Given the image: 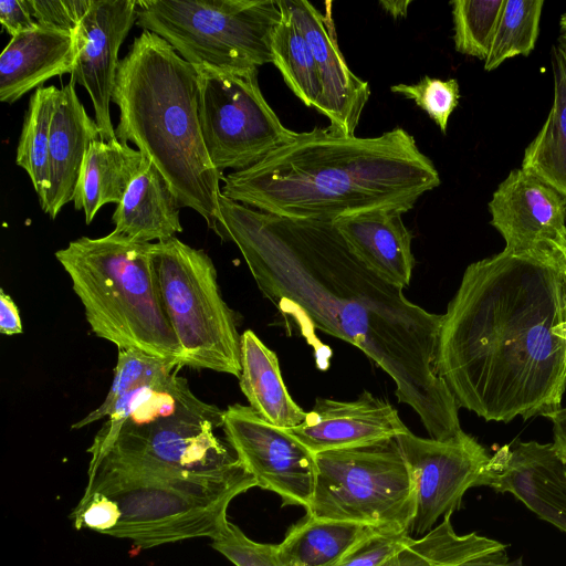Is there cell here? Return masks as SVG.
Instances as JSON below:
<instances>
[{
    "label": "cell",
    "instance_id": "obj_27",
    "mask_svg": "<svg viewBox=\"0 0 566 566\" xmlns=\"http://www.w3.org/2000/svg\"><path fill=\"white\" fill-rule=\"evenodd\" d=\"M277 4L281 19L272 39L273 64L296 97L321 112L322 86L313 51L283 0Z\"/></svg>",
    "mask_w": 566,
    "mask_h": 566
},
{
    "label": "cell",
    "instance_id": "obj_25",
    "mask_svg": "<svg viewBox=\"0 0 566 566\" xmlns=\"http://www.w3.org/2000/svg\"><path fill=\"white\" fill-rule=\"evenodd\" d=\"M554 99L536 137L525 148L522 169L566 198V60L552 48Z\"/></svg>",
    "mask_w": 566,
    "mask_h": 566
},
{
    "label": "cell",
    "instance_id": "obj_11",
    "mask_svg": "<svg viewBox=\"0 0 566 566\" xmlns=\"http://www.w3.org/2000/svg\"><path fill=\"white\" fill-rule=\"evenodd\" d=\"M396 440L416 489V514L409 534L420 538L436 527L440 517L461 507L469 489L481 486L491 455L464 431L449 440H437L409 430Z\"/></svg>",
    "mask_w": 566,
    "mask_h": 566
},
{
    "label": "cell",
    "instance_id": "obj_41",
    "mask_svg": "<svg viewBox=\"0 0 566 566\" xmlns=\"http://www.w3.org/2000/svg\"><path fill=\"white\" fill-rule=\"evenodd\" d=\"M559 36L558 44L556 45L564 59L566 60V13L560 17L559 21Z\"/></svg>",
    "mask_w": 566,
    "mask_h": 566
},
{
    "label": "cell",
    "instance_id": "obj_26",
    "mask_svg": "<svg viewBox=\"0 0 566 566\" xmlns=\"http://www.w3.org/2000/svg\"><path fill=\"white\" fill-rule=\"evenodd\" d=\"M506 551L503 543L478 533L458 534L451 515L420 538H413L381 566H455L463 562Z\"/></svg>",
    "mask_w": 566,
    "mask_h": 566
},
{
    "label": "cell",
    "instance_id": "obj_8",
    "mask_svg": "<svg viewBox=\"0 0 566 566\" xmlns=\"http://www.w3.org/2000/svg\"><path fill=\"white\" fill-rule=\"evenodd\" d=\"M153 263L167 318L182 352V367L239 378L240 338L209 255L176 237L153 243Z\"/></svg>",
    "mask_w": 566,
    "mask_h": 566
},
{
    "label": "cell",
    "instance_id": "obj_7",
    "mask_svg": "<svg viewBox=\"0 0 566 566\" xmlns=\"http://www.w3.org/2000/svg\"><path fill=\"white\" fill-rule=\"evenodd\" d=\"M277 0H138V27L192 66L252 72L273 63Z\"/></svg>",
    "mask_w": 566,
    "mask_h": 566
},
{
    "label": "cell",
    "instance_id": "obj_34",
    "mask_svg": "<svg viewBox=\"0 0 566 566\" xmlns=\"http://www.w3.org/2000/svg\"><path fill=\"white\" fill-rule=\"evenodd\" d=\"M412 539L408 532L375 534L358 543L334 566H381Z\"/></svg>",
    "mask_w": 566,
    "mask_h": 566
},
{
    "label": "cell",
    "instance_id": "obj_4",
    "mask_svg": "<svg viewBox=\"0 0 566 566\" xmlns=\"http://www.w3.org/2000/svg\"><path fill=\"white\" fill-rule=\"evenodd\" d=\"M221 180V195L232 201L285 218L328 222L379 209L405 213L440 185L431 159L401 127L377 137L315 127Z\"/></svg>",
    "mask_w": 566,
    "mask_h": 566
},
{
    "label": "cell",
    "instance_id": "obj_5",
    "mask_svg": "<svg viewBox=\"0 0 566 566\" xmlns=\"http://www.w3.org/2000/svg\"><path fill=\"white\" fill-rule=\"evenodd\" d=\"M112 102L116 138L132 142L159 170L181 207L198 212L217 234L222 174L201 133L196 69L157 34L144 30L119 61Z\"/></svg>",
    "mask_w": 566,
    "mask_h": 566
},
{
    "label": "cell",
    "instance_id": "obj_12",
    "mask_svg": "<svg viewBox=\"0 0 566 566\" xmlns=\"http://www.w3.org/2000/svg\"><path fill=\"white\" fill-rule=\"evenodd\" d=\"M222 432L256 486L276 493L284 505H310L317 470L315 453L293 433L240 403L223 410Z\"/></svg>",
    "mask_w": 566,
    "mask_h": 566
},
{
    "label": "cell",
    "instance_id": "obj_9",
    "mask_svg": "<svg viewBox=\"0 0 566 566\" xmlns=\"http://www.w3.org/2000/svg\"><path fill=\"white\" fill-rule=\"evenodd\" d=\"M315 459L306 515L409 533L416 489L396 438L316 453Z\"/></svg>",
    "mask_w": 566,
    "mask_h": 566
},
{
    "label": "cell",
    "instance_id": "obj_21",
    "mask_svg": "<svg viewBox=\"0 0 566 566\" xmlns=\"http://www.w3.org/2000/svg\"><path fill=\"white\" fill-rule=\"evenodd\" d=\"M180 207L164 176L148 160L117 205L113 231L142 242L168 240L182 231Z\"/></svg>",
    "mask_w": 566,
    "mask_h": 566
},
{
    "label": "cell",
    "instance_id": "obj_33",
    "mask_svg": "<svg viewBox=\"0 0 566 566\" xmlns=\"http://www.w3.org/2000/svg\"><path fill=\"white\" fill-rule=\"evenodd\" d=\"M211 545L234 566H285L277 545L256 543L231 522L212 539Z\"/></svg>",
    "mask_w": 566,
    "mask_h": 566
},
{
    "label": "cell",
    "instance_id": "obj_10",
    "mask_svg": "<svg viewBox=\"0 0 566 566\" xmlns=\"http://www.w3.org/2000/svg\"><path fill=\"white\" fill-rule=\"evenodd\" d=\"M193 67L203 142L221 174L228 168H249L296 137L265 101L258 71Z\"/></svg>",
    "mask_w": 566,
    "mask_h": 566
},
{
    "label": "cell",
    "instance_id": "obj_24",
    "mask_svg": "<svg viewBox=\"0 0 566 566\" xmlns=\"http://www.w3.org/2000/svg\"><path fill=\"white\" fill-rule=\"evenodd\" d=\"M381 532L389 531L305 515L276 545L285 566H334L358 543Z\"/></svg>",
    "mask_w": 566,
    "mask_h": 566
},
{
    "label": "cell",
    "instance_id": "obj_28",
    "mask_svg": "<svg viewBox=\"0 0 566 566\" xmlns=\"http://www.w3.org/2000/svg\"><path fill=\"white\" fill-rule=\"evenodd\" d=\"M59 88L41 86L34 91L24 115L15 164L29 175L39 201L49 186V144Z\"/></svg>",
    "mask_w": 566,
    "mask_h": 566
},
{
    "label": "cell",
    "instance_id": "obj_6",
    "mask_svg": "<svg viewBox=\"0 0 566 566\" xmlns=\"http://www.w3.org/2000/svg\"><path fill=\"white\" fill-rule=\"evenodd\" d=\"M151 250V242L112 231L73 240L55 258L97 337L118 349L177 360L181 366L182 352L165 312Z\"/></svg>",
    "mask_w": 566,
    "mask_h": 566
},
{
    "label": "cell",
    "instance_id": "obj_2",
    "mask_svg": "<svg viewBox=\"0 0 566 566\" xmlns=\"http://www.w3.org/2000/svg\"><path fill=\"white\" fill-rule=\"evenodd\" d=\"M459 408L548 418L566 389V258L502 251L471 263L442 315L434 361Z\"/></svg>",
    "mask_w": 566,
    "mask_h": 566
},
{
    "label": "cell",
    "instance_id": "obj_17",
    "mask_svg": "<svg viewBox=\"0 0 566 566\" xmlns=\"http://www.w3.org/2000/svg\"><path fill=\"white\" fill-rule=\"evenodd\" d=\"M284 6L307 40L316 62L322 86L321 112L335 133L353 136L369 98L368 82L356 76L337 44L333 23L311 2L283 0Z\"/></svg>",
    "mask_w": 566,
    "mask_h": 566
},
{
    "label": "cell",
    "instance_id": "obj_3",
    "mask_svg": "<svg viewBox=\"0 0 566 566\" xmlns=\"http://www.w3.org/2000/svg\"><path fill=\"white\" fill-rule=\"evenodd\" d=\"M179 370L116 401L87 449V489L171 502L234 499L256 486L224 434H218L223 410L198 398Z\"/></svg>",
    "mask_w": 566,
    "mask_h": 566
},
{
    "label": "cell",
    "instance_id": "obj_38",
    "mask_svg": "<svg viewBox=\"0 0 566 566\" xmlns=\"http://www.w3.org/2000/svg\"><path fill=\"white\" fill-rule=\"evenodd\" d=\"M553 422L554 442L556 453L566 464V407L548 417Z\"/></svg>",
    "mask_w": 566,
    "mask_h": 566
},
{
    "label": "cell",
    "instance_id": "obj_39",
    "mask_svg": "<svg viewBox=\"0 0 566 566\" xmlns=\"http://www.w3.org/2000/svg\"><path fill=\"white\" fill-rule=\"evenodd\" d=\"M455 566H523L522 558L510 560L506 552L480 556Z\"/></svg>",
    "mask_w": 566,
    "mask_h": 566
},
{
    "label": "cell",
    "instance_id": "obj_23",
    "mask_svg": "<svg viewBox=\"0 0 566 566\" xmlns=\"http://www.w3.org/2000/svg\"><path fill=\"white\" fill-rule=\"evenodd\" d=\"M148 159L139 150L113 140L93 142L86 153L77 184L74 208L83 210L90 224L106 203H119Z\"/></svg>",
    "mask_w": 566,
    "mask_h": 566
},
{
    "label": "cell",
    "instance_id": "obj_20",
    "mask_svg": "<svg viewBox=\"0 0 566 566\" xmlns=\"http://www.w3.org/2000/svg\"><path fill=\"white\" fill-rule=\"evenodd\" d=\"M401 214L399 210L379 209L338 219L334 224L364 265L403 289L410 283L416 261L412 235Z\"/></svg>",
    "mask_w": 566,
    "mask_h": 566
},
{
    "label": "cell",
    "instance_id": "obj_32",
    "mask_svg": "<svg viewBox=\"0 0 566 566\" xmlns=\"http://www.w3.org/2000/svg\"><path fill=\"white\" fill-rule=\"evenodd\" d=\"M391 92L411 98L446 134L449 117L459 104L460 90L455 78L440 80L423 76L415 84H397Z\"/></svg>",
    "mask_w": 566,
    "mask_h": 566
},
{
    "label": "cell",
    "instance_id": "obj_14",
    "mask_svg": "<svg viewBox=\"0 0 566 566\" xmlns=\"http://www.w3.org/2000/svg\"><path fill=\"white\" fill-rule=\"evenodd\" d=\"M491 224L505 241L506 252L563 250L566 240V198L522 168L511 170L489 202Z\"/></svg>",
    "mask_w": 566,
    "mask_h": 566
},
{
    "label": "cell",
    "instance_id": "obj_29",
    "mask_svg": "<svg viewBox=\"0 0 566 566\" xmlns=\"http://www.w3.org/2000/svg\"><path fill=\"white\" fill-rule=\"evenodd\" d=\"M543 0H505L484 70L493 71L506 60L527 56L535 46Z\"/></svg>",
    "mask_w": 566,
    "mask_h": 566
},
{
    "label": "cell",
    "instance_id": "obj_42",
    "mask_svg": "<svg viewBox=\"0 0 566 566\" xmlns=\"http://www.w3.org/2000/svg\"><path fill=\"white\" fill-rule=\"evenodd\" d=\"M562 251H563V253L565 254V258H566V240H565V244H564V247H563V250H562Z\"/></svg>",
    "mask_w": 566,
    "mask_h": 566
},
{
    "label": "cell",
    "instance_id": "obj_22",
    "mask_svg": "<svg viewBox=\"0 0 566 566\" xmlns=\"http://www.w3.org/2000/svg\"><path fill=\"white\" fill-rule=\"evenodd\" d=\"M240 389L250 407L268 422L290 429L301 424L306 412L290 396L276 354L247 329L240 338Z\"/></svg>",
    "mask_w": 566,
    "mask_h": 566
},
{
    "label": "cell",
    "instance_id": "obj_15",
    "mask_svg": "<svg viewBox=\"0 0 566 566\" xmlns=\"http://www.w3.org/2000/svg\"><path fill=\"white\" fill-rule=\"evenodd\" d=\"M482 486L509 492L566 533V464L553 443L514 440L491 455Z\"/></svg>",
    "mask_w": 566,
    "mask_h": 566
},
{
    "label": "cell",
    "instance_id": "obj_1",
    "mask_svg": "<svg viewBox=\"0 0 566 566\" xmlns=\"http://www.w3.org/2000/svg\"><path fill=\"white\" fill-rule=\"evenodd\" d=\"M219 206L218 235L238 247L259 290L283 315L303 332L319 329L364 352L430 438L463 432L459 406L434 366L442 315L364 265L334 222L285 218L222 195Z\"/></svg>",
    "mask_w": 566,
    "mask_h": 566
},
{
    "label": "cell",
    "instance_id": "obj_35",
    "mask_svg": "<svg viewBox=\"0 0 566 566\" xmlns=\"http://www.w3.org/2000/svg\"><path fill=\"white\" fill-rule=\"evenodd\" d=\"M93 0H28L38 24L75 31Z\"/></svg>",
    "mask_w": 566,
    "mask_h": 566
},
{
    "label": "cell",
    "instance_id": "obj_19",
    "mask_svg": "<svg viewBox=\"0 0 566 566\" xmlns=\"http://www.w3.org/2000/svg\"><path fill=\"white\" fill-rule=\"evenodd\" d=\"M76 57L75 31L36 23L11 38L0 55V101L12 104L51 77L72 74Z\"/></svg>",
    "mask_w": 566,
    "mask_h": 566
},
{
    "label": "cell",
    "instance_id": "obj_16",
    "mask_svg": "<svg viewBox=\"0 0 566 566\" xmlns=\"http://www.w3.org/2000/svg\"><path fill=\"white\" fill-rule=\"evenodd\" d=\"M287 430L315 454L371 446L409 431L397 410L369 391L350 401L317 398L304 421Z\"/></svg>",
    "mask_w": 566,
    "mask_h": 566
},
{
    "label": "cell",
    "instance_id": "obj_40",
    "mask_svg": "<svg viewBox=\"0 0 566 566\" xmlns=\"http://www.w3.org/2000/svg\"><path fill=\"white\" fill-rule=\"evenodd\" d=\"M379 3L394 18H398V17L407 15L408 6L411 3V1H409V0L380 1Z\"/></svg>",
    "mask_w": 566,
    "mask_h": 566
},
{
    "label": "cell",
    "instance_id": "obj_36",
    "mask_svg": "<svg viewBox=\"0 0 566 566\" xmlns=\"http://www.w3.org/2000/svg\"><path fill=\"white\" fill-rule=\"evenodd\" d=\"M0 22L11 38L33 29L36 25L28 0L0 1Z\"/></svg>",
    "mask_w": 566,
    "mask_h": 566
},
{
    "label": "cell",
    "instance_id": "obj_13",
    "mask_svg": "<svg viewBox=\"0 0 566 566\" xmlns=\"http://www.w3.org/2000/svg\"><path fill=\"white\" fill-rule=\"evenodd\" d=\"M136 20L135 0H93L75 30L77 57L71 80L88 93L101 140L116 138L109 103L120 61L119 48Z\"/></svg>",
    "mask_w": 566,
    "mask_h": 566
},
{
    "label": "cell",
    "instance_id": "obj_37",
    "mask_svg": "<svg viewBox=\"0 0 566 566\" xmlns=\"http://www.w3.org/2000/svg\"><path fill=\"white\" fill-rule=\"evenodd\" d=\"M0 333L9 336L22 333L19 308L2 289L0 290Z\"/></svg>",
    "mask_w": 566,
    "mask_h": 566
},
{
    "label": "cell",
    "instance_id": "obj_31",
    "mask_svg": "<svg viewBox=\"0 0 566 566\" xmlns=\"http://www.w3.org/2000/svg\"><path fill=\"white\" fill-rule=\"evenodd\" d=\"M505 0H454V46L459 53L488 57Z\"/></svg>",
    "mask_w": 566,
    "mask_h": 566
},
{
    "label": "cell",
    "instance_id": "obj_30",
    "mask_svg": "<svg viewBox=\"0 0 566 566\" xmlns=\"http://www.w3.org/2000/svg\"><path fill=\"white\" fill-rule=\"evenodd\" d=\"M177 368H182L177 360L161 359L136 350L118 349L114 378L105 399L96 409L72 424V429H82L107 417L119 398Z\"/></svg>",
    "mask_w": 566,
    "mask_h": 566
},
{
    "label": "cell",
    "instance_id": "obj_18",
    "mask_svg": "<svg viewBox=\"0 0 566 566\" xmlns=\"http://www.w3.org/2000/svg\"><path fill=\"white\" fill-rule=\"evenodd\" d=\"M75 82L59 88L51 123L49 144V186L40 206L55 219L74 200L84 159L91 144L99 139L95 119L80 101Z\"/></svg>",
    "mask_w": 566,
    "mask_h": 566
}]
</instances>
